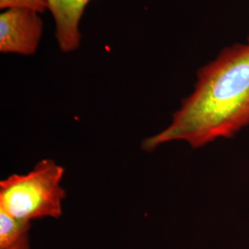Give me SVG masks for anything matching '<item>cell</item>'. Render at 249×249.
Instances as JSON below:
<instances>
[{
    "label": "cell",
    "mask_w": 249,
    "mask_h": 249,
    "mask_svg": "<svg viewBox=\"0 0 249 249\" xmlns=\"http://www.w3.org/2000/svg\"><path fill=\"white\" fill-rule=\"evenodd\" d=\"M4 249H32L31 245H30V239H29V234L22 237L20 240L18 241L16 244L10 246L9 248Z\"/></svg>",
    "instance_id": "obj_7"
},
{
    "label": "cell",
    "mask_w": 249,
    "mask_h": 249,
    "mask_svg": "<svg viewBox=\"0 0 249 249\" xmlns=\"http://www.w3.org/2000/svg\"><path fill=\"white\" fill-rule=\"evenodd\" d=\"M90 0H46L55 23V38L60 50L70 53L80 44V21Z\"/></svg>",
    "instance_id": "obj_4"
},
{
    "label": "cell",
    "mask_w": 249,
    "mask_h": 249,
    "mask_svg": "<svg viewBox=\"0 0 249 249\" xmlns=\"http://www.w3.org/2000/svg\"></svg>",
    "instance_id": "obj_8"
},
{
    "label": "cell",
    "mask_w": 249,
    "mask_h": 249,
    "mask_svg": "<svg viewBox=\"0 0 249 249\" xmlns=\"http://www.w3.org/2000/svg\"><path fill=\"white\" fill-rule=\"evenodd\" d=\"M31 223L19 220L0 209V249H7L16 244L27 234Z\"/></svg>",
    "instance_id": "obj_5"
},
{
    "label": "cell",
    "mask_w": 249,
    "mask_h": 249,
    "mask_svg": "<svg viewBox=\"0 0 249 249\" xmlns=\"http://www.w3.org/2000/svg\"><path fill=\"white\" fill-rule=\"evenodd\" d=\"M65 170L54 160L39 161L25 175H12L0 182V209L32 223L62 215L66 191L61 187Z\"/></svg>",
    "instance_id": "obj_2"
},
{
    "label": "cell",
    "mask_w": 249,
    "mask_h": 249,
    "mask_svg": "<svg viewBox=\"0 0 249 249\" xmlns=\"http://www.w3.org/2000/svg\"><path fill=\"white\" fill-rule=\"evenodd\" d=\"M196 78L195 89L174 114L172 123L143 141L144 151L175 141L197 149L231 138L249 125V43L223 49L197 71Z\"/></svg>",
    "instance_id": "obj_1"
},
{
    "label": "cell",
    "mask_w": 249,
    "mask_h": 249,
    "mask_svg": "<svg viewBox=\"0 0 249 249\" xmlns=\"http://www.w3.org/2000/svg\"><path fill=\"white\" fill-rule=\"evenodd\" d=\"M36 10L7 9L0 15V52L31 55L43 35V20Z\"/></svg>",
    "instance_id": "obj_3"
},
{
    "label": "cell",
    "mask_w": 249,
    "mask_h": 249,
    "mask_svg": "<svg viewBox=\"0 0 249 249\" xmlns=\"http://www.w3.org/2000/svg\"><path fill=\"white\" fill-rule=\"evenodd\" d=\"M22 8L44 13L47 9L46 0H0V9Z\"/></svg>",
    "instance_id": "obj_6"
}]
</instances>
